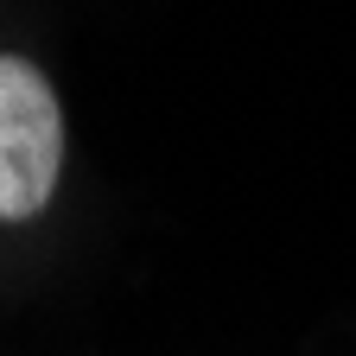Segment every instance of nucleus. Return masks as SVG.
<instances>
[{
    "label": "nucleus",
    "mask_w": 356,
    "mask_h": 356,
    "mask_svg": "<svg viewBox=\"0 0 356 356\" xmlns=\"http://www.w3.org/2000/svg\"><path fill=\"white\" fill-rule=\"evenodd\" d=\"M64 165V115L51 83L26 58H0V222H26L51 204Z\"/></svg>",
    "instance_id": "nucleus-1"
}]
</instances>
